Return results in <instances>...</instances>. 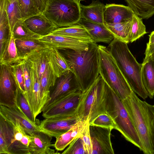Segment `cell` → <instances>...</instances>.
I'll return each instance as SVG.
<instances>
[{
  "instance_id": "cell-31",
  "label": "cell",
  "mask_w": 154,
  "mask_h": 154,
  "mask_svg": "<svg viewBox=\"0 0 154 154\" xmlns=\"http://www.w3.org/2000/svg\"><path fill=\"white\" fill-rule=\"evenodd\" d=\"M11 31L8 16L5 3H0V52L2 51L6 42L10 36Z\"/></svg>"
},
{
  "instance_id": "cell-29",
  "label": "cell",
  "mask_w": 154,
  "mask_h": 154,
  "mask_svg": "<svg viewBox=\"0 0 154 154\" xmlns=\"http://www.w3.org/2000/svg\"><path fill=\"white\" fill-rule=\"evenodd\" d=\"M48 55L52 69L57 78L69 70L66 59L58 50L50 48Z\"/></svg>"
},
{
  "instance_id": "cell-36",
  "label": "cell",
  "mask_w": 154,
  "mask_h": 154,
  "mask_svg": "<svg viewBox=\"0 0 154 154\" xmlns=\"http://www.w3.org/2000/svg\"><path fill=\"white\" fill-rule=\"evenodd\" d=\"M142 19L134 13L131 23L129 42H132L147 33Z\"/></svg>"
},
{
  "instance_id": "cell-28",
  "label": "cell",
  "mask_w": 154,
  "mask_h": 154,
  "mask_svg": "<svg viewBox=\"0 0 154 154\" xmlns=\"http://www.w3.org/2000/svg\"><path fill=\"white\" fill-rule=\"evenodd\" d=\"M134 13L142 19L154 14V0H125Z\"/></svg>"
},
{
  "instance_id": "cell-16",
  "label": "cell",
  "mask_w": 154,
  "mask_h": 154,
  "mask_svg": "<svg viewBox=\"0 0 154 154\" xmlns=\"http://www.w3.org/2000/svg\"><path fill=\"white\" fill-rule=\"evenodd\" d=\"M31 136V141L28 146L29 154H55L52 146V136L42 131L34 132Z\"/></svg>"
},
{
  "instance_id": "cell-17",
  "label": "cell",
  "mask_w": 154,
  "mask_h": 154,
  "mask_svg": "<svg viewBox=\"0 0 154 154\" xmlns=\"http://www.w3.org/2000/svg\"><path fill=\"white\" fill-rule=\"evenodd\" d=\"M25 22L31 31L42 36L50 34L58 28L42 13L30 17Z\"/></svg>"
},
{
  "instance_id": "cell-46",
  "label": "cell",
  "mask_w": 154,
  "mask_h": 154,
  "mask_svg": "<svg viewBox=\"0 0 154 154\" xmlns=\"http://www.w3.org/2000/svg\"><path fill=\"white\" fill-rule=\"evenodd\" d=\"M151 58L152 59V60L154 61V53L152 54L150 56Z\"/></svg>"
},
{
  "instance_id": "cell-11",
  "label": "cell",
  "mask_w": 154,
  "mask_h": 154,
  "mask_svg": "<svg viewBox=\"0 0 154 154\" xmlns=\"http://www.w3.org/2000/svg\"><path fill=\"white\" fill-rule=\"evenodd\" d=\"M79 120L77 112L45 118L41 121L39 127L43 132L56 138L67 131Z\"/></svg>"
},
{
  "instance_id": "cell-1",
  "label": "cell",
  "mask_w": 154,
  "mask_h": 154,
  "mask_svg": "<svg viewBox=\"0 0 154 154\" xmlns=\"http://www.w3.org/2000/svg\"><path fill=\"white\" fill-rule=\"evenodd\" d=\"M140 138L145 154H154V105L140 99L133 91L122 100Z\"/></svg>"
},
{
  "instance_id": "cell-34",
  "label": "cell",
  "mask_w": 154,
  "mask_h": 154,
  "mask_svg": "<svg viewBox=\"0 0 154 154\" xmlns=\"http://www.w3.org/2000/svg\"><path fill=\"white\" fill-rule=\"evenodd\" d=\"M20 63L22 66L24 78L26 89V97L33 112L32 88L31 75V67L29 63L24 59Z\"/></svg>"
},
{
  "instance_id": "cell-25",
  "label": "cell",
  "mask_w": 154,
  "mask_h": 154,
  "mask_svg": "<svg viewBox=\"0 0 154 154\" xmlns=\"http://www.w3.org/2000/svg\"><path fill=\"white\" fill-rule=\"evenodd\" d=\"M14 139L12 125L0 115V154H10V148Z\"/></svg>"
},
{
  "instance_id": "cell-43",
  "label": "cell",
  "mask_w": 154,
  "mask_h": 154,
  "mask_svg": "<svg viewBox=\"0 0 154 154\" xmlns=\"http://www.w3.org/2000/svg\"><path fill=\"white\" fill-rule=\"evenodd\" d=\"M48 0H35L37 6L42 13L45 10Z\"/></svg>"
},
{
  "instance_id": "cell-48",
  "label": "cell",
  "mask_w": 154,
  "mask_h": 154,
  "mask_svg": "<svg viewBox=\"0 0 154 154\" xmlns=\"http://www.w3.org/2000/svg\"><path fill=\"white\" fill-rule=\"evenodd\" d=\"M78 0L80 2V1H84L85 0Z\"/></svg>"
},
{
  "instance_id": "cell-45",
  "label": "cell",
  "mask_w": 154,
  "mask_h": 154,
  "mask_svg": "<svg viewBox=\"0 0 154 154\" xmlns=\"http://www.w3.org/2000/svg\"><path fill=\"white\" fill-rule=\"evenodd\" d=\"M149 41L147 44H154V31L152 32L149 35Z\"/></svg>"
},
{
  "instance_id": "cell-35",
  "label": "cell",
  "mask_w": 154,
  "mask_h": 154,
  "mask_svg": "<svg viewBox=\"0 0 154 154\" xmlns=\"http://www.w3.org/2000/svg\"><path fill=\"white\" fill-rule=\"evenodd\" d=\"M12 33L15 39H38L42 36L31 31L26 25L25 20L22 19L16 23L14 27Z\"/></svg>"
},
{
  "instance_id": "cell-33",
  "label": "cell",
  "mask_w": 154,
  "mask_h": 154,
  "mask_svg": "<svg viewBox=\"0 0 154 154\" xmlns=\"http://www.w3.org/2000/svg\"><path fill=\"white\" fill-rule=\"evenodd\" d=\"M5 10L9 18L11 32L16 23L22 17L17 0H5Z\"/></svg>"
},
{
  "instance_id": "cell-2",
  "label": "cell",
  "mask_w": 154,
  "mask_h": 154,
  "mask_svg": "<svg viewBox=\"0 0 154 154\" xmlns=\"http://www.w3.org/2000/svg\"><path fill=\"white\" fill-rule=\"evenodd\" d=\"M58 50L66 59L69 70L75 76L82 92H84L100 75L98 45L93 42L89 44L88 48L87 50Z\"/></svg>"
},
{
  "instance_id": "cell-27",
  "label": "cell",
  "mask_w": 154,
  "mask_h": 154,
  "mask_svg": "<svg viewBox=\"0 0 154 154\" xmlns=\"http://www.w3.org/2000/svg\"><path fill=\"white\" fill-rule=\"evenodd\" d=\"M22 60L18 55L16 47L15 39L12 33L0 53L1 65H12L20 62Z\"/></svg>"
},
{
  "instance_id": "cell-30",
  "label": "cell",
  "mask_w": 154,
  "mask_h": 154,
  "mask_svg": "<svg viewBox=\"0 0 154 154\" xmlns=\"http://www.w3.org/2000/svg\"><path fill=\"white\" fill-rule=\"evenodd\" d=\"M131 22L105 24L114 38L128 44L130 42L129 36Z\"/></svg>"
},
{
  "instance_id": "cell-24",
  "label": "cell",
  "mask_w": 154,
  "mask_h": 154,
  "mask_svg": "<svg viewBox=\"0 0 154 154\" xmlns=\"http://www.w3.org/2000/svg\"><path fill=\"white\" fill-rule=\"evenodd\" d=\"M57 78L49 62L39 82L41 103L42 109L50 99V90L54 85Z\"/></svg>"
},
{
  "instance_id": "cell-13",
  "label": "cell",
  "mask_w": 154,
  "mask_h": 154,
  "mask_svg": "<svg viewBox=\"0 0 154 154\" xmlns=\"http://www.w3.org/2000/svg\"><path fill=\"white\" fill-rule=\"evenodd\" d=\"M38 39L50 49L53 48L58 50L70 49L81 51L87 50L89 47V43H88L58 35L50 34L41 36Z\"/></svg>"
},
{
  "instance_id": "cell-19",
  "label": "cell",
  "mask_w": 154,
  "mask_h": 154,
  "mask_svg": "<svg viewBox=\"0 0 154 154\" xmlns=\"http://www.w3.org/2000/svg\"><path fill=\"white\" fill-rule=\"evenodd\" d=\"M50 48L35 51L24 59L34 71L40 82L42 75L49 63L48 52Z\"/></svg>"
},
{
  "instance_id": "cell-15",
  "label": "cell",
  "mask_w": 154,
  "mask_h": 154,
  "mask_svg": "<svg viewBox=\"0 0 154 154\" xmlns=\"http://www.w3.org/2000/svg\"><path fill=\"white\" fill-rule=\"evenodd\" d=\"M134 13L128 6L115 4H106L103 15L104 24L132 21Z\"/></svg>"
},
{
  "instance_id": "cell-41",
  "label": "cell",
  "mask_w": 154,
  "mask_h": 154,
  "mask_svg": "<svg viewBox=\"0 0 154 154\" xmlns=\"http://www.w3.org/2000/svg\"><path fill=\"white\" fill-rule=\"evenodd\" d=\"M62 154H86L82 139L79 137L75 138Z\"/></svg>"
},
{
  "instance_id": "cell-8",
  "label": "cell",
  "mask_w": 154,
  "mask_h": 154,
  "mask_svg": "<svg viewBox=\"0 0 154 154\" xmlns=\"http://www.w3.org/2000/svg\"><path fill=\"white\" fill-rule=\"evenodd\" d=\"M18 90L10 65H0V105L8 107L18 106Z\"/></svg>"
},
{
  "instance_id": "cell-42",
  "label": "cell",
  "mask_w": 154,
  "mask_h": 154,
  "mask_svg": "<svg viewBox=\"0 0 154 154\" xmlns=\"http://www.w3.org/2000/svg\"><path fill=\"white\" fill-rule=\"evenodd\" d=\"M90 124L88 120L79 137L82 140L86 154H92V147L90 132Z\"/></svg>"
},
{
  "instance_id": "cell-21",
  "label": "cell",
  "mask_w": 154,
  "mask_h": 154,
  "mask_svg": "<svg viewBox=\"0 0 154 154\" xmlns=\"http://www.w3.org/2000/svg\"><path fill=\"white\" fill-rule=\"evenodd\" d=\"M105 5L99 0H92L89 5H81V19L95 23L104 24L103 12Z\"/></svg>"
},
{
  "instance_id": "cell-4",
  "label": "cell",
  "mask_w": 154,
  "mask_h": 154,
  "mask_svg": "<svg viewBox=\"0 0 154 154\" xmlns=\"http://www.w3.org/2000/svg\"><path fill=\"white\" fill-rule=\"evenodd\" d=\"M98 50L100 74L121 100L126 99L133 91L108 48L99 45Z\"/></svg>"
},
{
  "instance_id": "cell-26",
  "label": "cell",
  "mask_w": 154,
  "mask_h": 154,
  "mask_svg": "<svg viewBox=\"0 0 154 154\" xmlns=\"http://www.w3.org/2000/svg\"><path fill=\"white\" fill-rule=\"evenodd\" d=\"M15 42L18 55L22 60L35 51L48 48L38 39H16Z\"/></svg>"
},
{
  "instance_id": "cell-9",
  "label": "cell",
  "mask_w": 154,
  "mask_h": 154,
  "mask_svg": "<svg viewBox=\"0 0 154 154\" xmlns=\"http://www.w3.org/2000/svg\"><path fill=\"white\" fill-rule=\"evenodd\" d=\"M57 79L54 86L50 90V99L43 107L42 112L66 95L81 91L75 76L70 70L67 71Z\"/></svg>"
},
{
  "instance_id": "cell-47",
  "label": "cell",
  "mask_w": 154,
  "mask_h": 154,
  "mask_svg": "<svg viewBox=\"0 0 154 154\" xmlns=\"http://www.w3.org/2000/svg\"><path fill=\"white\" fill-rule=\"evenodd\" d=\"M153 137H154V121H153Z\"/></svg>"
},
{
  "instance_id": "cell-22",
  "label": "cell",
  "mask_w": 154,
  "mask_h": 154,
  "mask_svg": "<svg viewBox=\"0 0 154 154\" xmlns=\"http://www.w3.org/2000/svg\"><path fill=\"white\" fill-rule=\"evenodd\" d=\"M50 34L74 38L88 43L94 42L85 28L79 23L58 28Z\"/></svg>"
},
{
  "instance_id": "cell-20",
  "label": "cell",
  "mask_w": 154,
  "mask_h": 154,
  "mask_svg": "<svg viewBox=\"0 0 154 154\" xmlns=\"http://www.w3.org/2000/svg\"><path fill=\"white\" fill-rule=\"evenodd\" d=\"M88 118L86 120H80L69 130L56 137L55 143L52 145L58 151L64 150L79 135L85 127Z\"/></svg>"
},
{
  "instance_id": "cell-14",
  "label": "cell",
  "mask_w": 154,
  "mask_h": 154,
  "mask_svg": "<svg viewBox=\"0 0 154 154\" xmlns=\"http://www.w3.org/2000/svg\"><path fill=\"white\" fill-rule=\"evenodd\" d=\"M0 115L7 121L18 123L28 135H31L36 131H43L39 127L40 123L38 124L37 121L33 122L30 120L19 106L8 107L0 105Z\"/></svg>"
},
{
  "instance_id": "cell-5",
  "label": "cell",
  "mask_w": 154,
  "mask_h": 154,
  "mask_svg": "<svg viewBox=\"0 0 154 154\" xmlns=\"http://www.w3.org/2000/svg\"><path fill=\"white\" fill-rule=\"evenodd\" d=\"M109 86L100 74L94 83L82 92L77 113L80 120L89 123L101 113L105 112Z\"/></svg>"
},
{
  "instance_id": "cell-10",
  "label": "cell",
  "mask_w": 154,
  "mask_h": 154,
  "mask_svg": "<svg viewBox=\"0 0 154 154\" xmlns=\"http://www.w3.org/2000/svg\"><path fill=\"white\" fill-rule=\"evenodd\" d=\"M81 95L80 90L66 95L43 111V117L48 118L77 112Z\"/></svg>"
},
{
  "instance_id": "cell-40",
  "label": "cell",
  "mask_w": 154,
  "mask_h": 154,
  "mask_svg": "<svg viewBox=\"0 0 154 154\" xmlns=\"http://www.w3.org/2000/svg\"><path fill=\"white\" fill-rule=\"evenodd\" d=\"M17 101L18 106L25 115L31 121L35 122L33 112L26 100L25 94L18 88Z\"/></svg>"
},
{
  "instance_id": "cell-7",
  "label": "cell",
  "mask_w": 154,
  "mask_h": 154,
  "mask_svg": "<svg viewBox=\"0 0 154 154\" xmlns=\"http://www.w3.org/2000/svg\"><path fill=\"white\" fill-rule=\"evenodd\" d=\"M78 0H48L42 13L58 28L78 23L81 19Z\"/></svg>"
},
{
  "instance_id": "cell-6",
  "label": "cell",
  "mask_w": 154,
  "mask_h": 154,
  "mask_svg": "<svg viewBox=\"0 0 154 154\" xmlns=\"http://www.w3.org/2000/svg\"><path fill=\"white\" fill-rule=\"evenodd\" d=\"M106 111L114 121L115 129L119 131L126 140L143 152V148L139 137L122 100L109 86Z\"/></svg>"
},
{
  "instance_id": "cell-37",
  "label": "cell",
  "mask_w": 154,
  "mask_h": 154,
  "mask_svg": "<svg viewBox=\"0 0 154 154\" xmlns=\"http://www.w3.org/2000/svg\"><path fill=\"white\" fill-rule=\"evenodd\" d=\"M22 18L25 20L42 13L39 9L35 0H17Z\"/></svg>"
},
{
  "instance_id": "cell-32",
  "label": "cell",
  "mask_w": 154,
  "mask_h": 154,
  "mask_svg": "<svg viewBox=\"0 0 154 154\" xmlns=\"http://www.w3.org/2000/svg\"><path fill=\"white\" fill-rule=\"evenodd\" d=\"M31 75L32 88L33 113L36 119L38 115L42 112V110L41 103L40 84L38 78L31 67Z\"/></svg>"
},
{
  "instance_id": "cell-12",
  "label": "cell",
  "mask_w": 154,
  "mask_h": 154,
  "mask_svg": "<svg viewBox=\"0 0 154 154\" xmlns=\"http://www.w3.org/2000/svg\"><path fill=\"white\" fill-rule=\"evenodd\" d=\"M113 129L90 125L92 154H114L110 135Z\"/></svg>"
},
{
  "instance_id": "cell-38",
  "label": "cell",
  "mask_w": 154,
  "mask_h": 154,
  "mask_svg": "<svg viewBox=\"0 0 154 154\" xmlns=\"http://www.w3.org/2000/svg\"><path fill=\"white\" fill-rule=\"evenodd\" d=\"M89 123L90 125L115 129L114 121L106 112L98 115Z\"/></svg>"
},
{
  "instance_id": "cell-39",
  "label": "cell",
  "mask_w": 154,
  "mask_h": 154,
  "mask_svg": "<svg viewBox=\"0 0 154 154\" xmlns=\"http://www.w3.org/2000/svg\"><path fill=\"white\" fill-rule=\"evenodd\" d=\"M10 65L11 68L18 88L25 95L26 89L24 78L23 70L20 62Z\"/></svg>"
},
{
  "instance_id": "cell-23",
  "label": "cell",
  "mask_w": 154,
  "mask_h": 154,
  "mask_svg": "<svg viewBox=\"0 0 154 154\" xmlns=\"http://www.w3.org/2000/svg\"><path fill=\"white\" fill-rule=\"evenodd\" d=\"M141 78L148 97L151 99H153L154 96V61L150 56L143 60Z\"/></svg>"
},
{
  "instance_id": "cell-44",
  "label": "cell",
  "mask_w": 154,
  "mask_h": 154,
  "mask_svg": "<svg viewBox=\"0 0 154 154\" xmlns=\"http://www.w3.org/2000/svg\"><path fill=\"white\" fill-rule=\"evenodd\" d=\"M154 53V44H147L146 48L144 54L145 56V59L149 57L151 55Z\"/></svg>"
},
{
  "instance_id": "cell-3",
  "label": "cell",
  "mask_w": 154,
  "mask_h": 154,
  "mask_svg": "<svg viewBox=\"0 0 154 154\" xmlns=\"http://www.w3.org/2000/svg\"><path fill=\"white\" fill-rule=\"evenodd\" d=\"M107 48L133 90L143 99L147 98L148 95L141 78L142 63L136 60L127 44L114 38Z\"/></svg>"
},
{
  "instance_id": "cell-18",
  "label": "cell",
  "mask_w": 154,
  "mask_h": 154,
  "mask_svg": "<svg viewBox=\"0 0 154 154\" xmlns=\"http://www.w3.org/2000/svg\"><path fill=\"white\" fill-rule=\"evenodd\" d=\"M86 29L94 42L109 44L114 38L105 24H101L81 19L78 23Z\"/></svg>"
}]
</instances>
